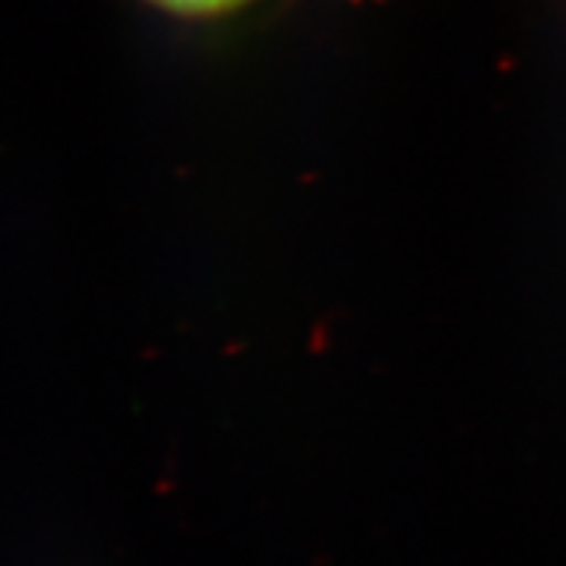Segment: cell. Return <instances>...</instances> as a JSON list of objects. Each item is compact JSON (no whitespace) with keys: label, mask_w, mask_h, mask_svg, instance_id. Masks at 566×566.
<instances>
[{"label":"cell","mask_w":566,"mask_h":566,"mask_svg":"<svg viewBox=\"0 0 566 566\" xmlns=\"http://www.w3.org/2000/svg\"><path fill=\"white\" fill-rule=\"evenodd\" d=\"M145 3L179 21H217V18L238 15L261 0H145Z\"/></svg>","instance_id":"obj_1"}]
</instances>
